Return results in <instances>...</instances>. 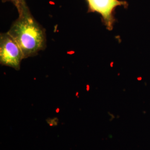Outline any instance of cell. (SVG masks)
I'll list each match as a JSON object with an SVG mask.
<instances>
[{"instance_id":"cell-3","label":"cell","mask_w":150,"mask_h":150,"mask_svg":"<svg viewBox=\"0 0 150 150\" xmlns=\"http://www.w3.org/2000/svg\"><path fill=\"white\" fill-rule=\"evenodd\" d=\"M88 12H96L101 16V20L108 30H112L115 22L114 12L118 6L126 8L128 4L120 0H86Z\"/></svg>"},{"instance_id":"cell-2","label":"cell","mask_w":150,"mask_h":150,"mask_svg":"<svg viewBox=\"0 0 150 150\" xmlns=\"http://www.w3.org/2000/svg\"><path fill=\"white\" fill-rule=\"evenodd\" d=\"M24 56L21 48L8 32L0 35V64L19 70Z\"/></svg>"},{"instance_id":"cell-1","label":"cell","mask_w":150,"mask_h":150,"mask_svg":"<svg viewBox=\"0 0 150 150\" xmlns=\"http://www.w3.org/2000/svg\"><path fill=\"white\" fill-rule=\"evenodd\" d=\"M18 17L8 31L21 48L24 58L35 56L46 46L45 30L32 16L26 3L17 8Z\"/></svg>"},{"instance_id":"cell-4","label":"cell","mask_w":150,"mask_h":150,"mask_svg":"<svg viewBox=\"0 0 150 150\" xmlns=\"http://www.w3.org/2000/svg\"><path fill=\"white\" fill-rule=\"evenodd\" d=\"M2 2H12L14 5L15 6L17 9L18 8L21 6L26 3L25 0H2Z\"/></svg>"}]
</instances>
